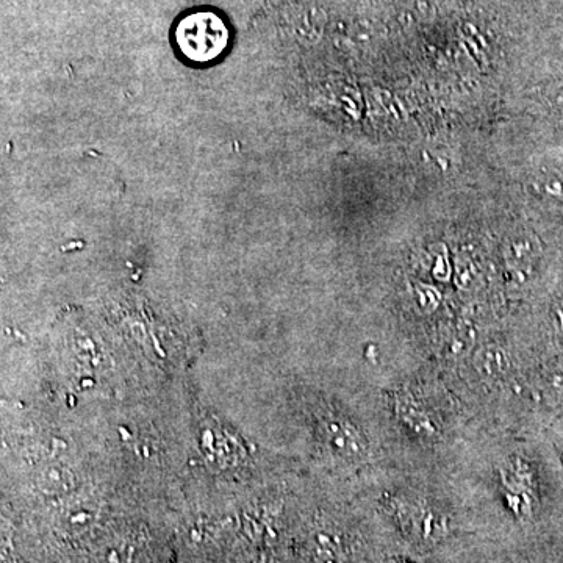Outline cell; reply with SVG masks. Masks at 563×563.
Here are the masks:
<instances>
[{
	"label": "cell",
	"mask_w": 563,
	"mask_h": 563,
	"mask_svg": "<svg viewBox=\"0 0 563 563\" xmlns=\"http://www.w3.org/2000/svg\"><path fill=\"white\" fill-rule=\"evenodd\" d=\"M174 51L191 66L213 65L229 51L232 27L223 11L191 8L176 19L171 32Z\"/></svg>",
	"instance_id": "cell-1"
},
{
	"label": "cell",
	"mask_w": 563,
	"mask_h": 563,
	"mask_svg": "<svg viewBox=\"0 0 563 563\" xmlns=\"http://www.w3.org/2000/svg\"><path fill=\"white\" fill-rule=\"evenodd\" d=\"M396 409H398L399 418H401L413 432L427 438L434 437V421L431 420V416L427 415L426 410L418 406L413 399H399L398 404H396Z\"/></svg>",
	"instance_id": "cell-2"
},
{
	"label": "cell",
	"mask_w": 563,
	"mask_h": 563,
	"mask_svg": "<svg viewBox=\"0 0 563 563\" xmlns=\"http://www.w3.org/2000/svg\"><path fill=\"white\" fill-rule=\"evenodd\" d=\"M476 366L484 376L498 377L506 373L509 359L503 349L484 348L477 352Z\"/></svg>",
	"instance_id": "cell-3"
},
{
	"label": "cell",
	"mask_w": 563,
	"mask_h": 563,
	"mask_svg": "<svg viewBox=\"0 0 563 563\" xmlns=\"http://www.w3.org/2000/svg\"><path fill=\"white\" fill-rule=\"evenodd\" d=\"M534 248L532 244L528 241H521V243H515L512 249L509 251V262L512 263L515 268H523L524 265H528L534 259Z\"/></svg>",
	"instance_id": "cell-4"
}]
</instances>
